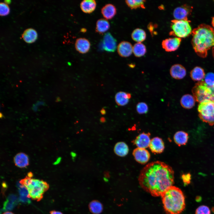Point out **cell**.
Returning <instances> with one entry per match:
<instances>
[{
  "label": "cell",
  "mask_w": 214,
  "mask_h": 214,
  "mask_svg": "<svg viewBox=\"0 0 214 214\" xmlns=\"http://www.w3.org/2000/svg\"><path fill=\"white\" fill-rule=\"evenodd\" d=\"M146 52V47L141 43H137L133 46V52L136 57H139L143 56Z\"/></svg>",
  "instance_id": "cell-28"
},
{
  "label": "cell",
  "mask_w": 214,
  "mask_h": 214,
  "mask_svg": "<svg viewBox=\"0 0 214 214\" xmlns=\"http://www.w3.org/2000/svg\"><path fill=\"white\" fill-rule=\"evenodd\" d=\"M70 155L73 158V159H74V158L76 156V154L74 152H71Z\"/></svg>",
  "instance_id": "cell-37"
},
{
  "label": "cell",
  "mask_w": 214,
  "mask_h": 214,
  "mask_svg": "<svg viewBox=\"0 0 214 214\" xmlns=\"http://www.w3.org/2000/svg\"><path fill=\"white\" fill-rule=\"evenodd\" d=\"M110 25L108 21L105 18L98 19L97 21L95 27L96 32L99 34H102L108 31Z\"/></svg>",
  "instance_id": "cell-25"
},
{
  "label": "cell",
  "mask_w": 214,
  "mask_h": 214,
  "mask_svg": "<svg viewBox=\"0 0 214 214\" xmlns=\"http://www.w3.org/2000/svg\"><path fill=\"white\" fill-rule=\"evenodd\" d=\"M89 208L90 212L94 214L100 213L103 209L102 204L96 200L91 202L89 204Z\"/></svg>",
  "instance_id": "cell-29"
},
{
  "label": "cell",
  "mask_w": 214,
  "mask_h": 214,
  "mask_svg": "<svg viewBox=\"0 0 214 214\" xmlns=\"http://www.w3.org/2000/svg\"><path fill=\"white\" fill-rule=\"evenodd\" d=\"M10 12V8L7 4L1 2L0 4V15L4 16L8 15Z\"/></svg>",
  "instance_id": "cell-33"
},
{
  "label": "cell",
  "mask_w": 214,
  "mask_h": 214,
  "mask_svg": "<svg viewBox=\"0 0 214 214\" xmlns=\"http://www.w3.org/2000/svg\"><path fill=\"white\" fill-rule=\"evenodd\" d=\"M50 214H63L60 212L56 211L55 210H52L50 212Z\"/></svg>",
  "instance_id": "cell-36"
},
{
  "label": "cell",
  "mask_w": 214,
  "mask_h": 214,
  "mask_svg": "<svg viewBox=\"0 0 214 214\" xmlns=\"http://www.w3.org/2000/svg\"><path fill=\"white\" fill-rule=\"evenodd\" d=\"M133 155L136 160L141 164H145L149 160L150 155L145 149L137 147L133 152Z\"/></svg>",
  "instance_id": "cell-11"
},
{
  "label": "cell",
  "mask_w": 214,
  "mask_h": 214,
  "mask_svg": "<svg viewBox=\"0 0 214 214\" xmlns=\"http://www.w3.org/2000/svg\"><path fill=\"white\" fill-rule=\"evenodd\" d=\"M131 97V95L129 93L120 91L116 94L115 99L116 102L119 106H123L127 105Z\"/></svg>",
  "instance_id": "cell-19"
},
{
  "label": "cell",
  "mask_w": 214,
  "mask_h": 214,
  "mask_svg": "<svg viewBox=\"0 0 214 214\" xmlns=\"http://www.w3.org/2000/svg\"><path fill=\"white\" fill-rule=\"evenodd\" d=\"M37 37V32L32 28L26 29L22 35V37L24 40L28 43H32L34 42Z\"/></svg>",
  "instance_id": "cell-23"
},
{
  "label": "cell",
  "mask_w": 214,
  "mask_h": 214,
  "mask_svg": "<svg viewBox=\"0 0 214 214\" xmlns=\"http://www.w3.org/2000/svg\"><path fill=\"white\" fill-rule=\"evenodd\" d=\"M163 207L167 214H180L185 206L184 194L179 188L171 186L161 196Z\"/></svg>",
  "instance_id": "cell-3"
},
{
  "label": "cell",
  "mask_w": 214,
  "mask_h": 214,
  "mask_svg": "<svg viewBox=\"0 0 214 214\" xmlns=\"http://www.w3.org/2000/svg\"><path fill=\"white\" fill-rule=\"evenodd\" d=\"M150 133H142L133 140L132 143L137 147L145 149L149 147L150 142Z\"/></svg>",
  "instance_id": "cell-12"
},
{
  "label": "cell",
  "mask_w": 214,
  "mask_h": 214,
  "mask_svg": "<svg viewBox=\"0 0 214 214\" xmlns=\"http://www.w3.org/2000/svg\"><path fill=\"white\" fill-rule=\"evenodd\" d=\"M5 1V3L9 4L10 2V0H5V1Z\"/></svg>",
  "instance_id": "cell-42"
},
{
  "label": "cell",
  "mask_w": 214,
  "mask_h": 214,
  "mask_svg": "<svg viewBox=\"0 0 214 214\" xmlns=\"http://www.w3.org/2000/svg\"><path fill=\"white\" fill-rule=\"evenodd\" d=\"M199 116L203 122L210 125H214V102L206 100L199 103Z\"/></svg>",
  "instance_id": "cell-7"
},
{
  "label": "cell",
  "mask_w": 214,
  "mask_h": 214,
  "mask_svg": "<svg viewBox=\"0 0 214 214\" xmlns=\"http://www.w3.org/2000/svg\"><path fill=\"white\" fill-rule=\"evenodd\" d=\"M75 48L79 53L84 54L87 53L90 50L91 44L89 41L84 38H80L76 40Z\"/></svg>",
  "instance_id": "cell-16"
},
{
  "label": "cell",
  "mask_w": 214,
  "mask_h": 214,
  "mask_svg": "<svg viewBox=\"0 0 214 214\" xmlns=\"http://www.w3.org/2000/svg\"><path fill=\"white\" fill-rule=\"evenodd\" d=\"M170 73L171 76L178 80L182 79L185 76L186 71L185 68L180 64H175L171 67Z\"/></svg>",
  "instance_id": "cell-14"
},
{
  "label": "cell",
  "mask_w": 214,
  "mask_h": 214,
  "mask_svg": "<svg viewBox=\"0 0 214 214\" xmlns=\"http://www.w3.org/2000/svg\"><path fill=\"white\" fill-rule=\"evenodd\" d=\"M144 0H127L125 1L127 5L131 9L141 8H145Z\"/></svg>",
  "instance_id": "cell-30"
},
{
  "label": "cell",
  "mask_w": 214,
  "mask_h": 214,
  "mask_svg": "<svg viewBox=\"0 0 214 214\" xmlns=\"http://www.w3.org/2000/svg\"><path fill=\"white\" fill-rule=\"evenodd\" d=\"M14 162L16 166L22 168L26 167L29 164L28 155L23 152L17 154L14 158Z\"/></svg>",
  "instance_id": "cell-17"
},
{
  "label": "cell",
  "mask_w": 214,
  "mask_h": 214,
  "mask_svg": "<svg viewBox=\"0 0 214 214\" xmlns=\"http://www.w3.org/2000/svg\"><path fill=\"white\" fill-rule=\"evenodd\" d=\"M131 37L134 41L137 43H141L146 39V33L143 29L136 28L132 33Z\"/></svg>",
  "instance_id": "cell-27"
},
{
  "label": "cell",
  "mask_w": 214,
  "mask_h": 214,
  "mask_svg": "<svg viewBox=\"0 0 214 214\" xmlns=\"http://www.w3.org/2000/svg\"><path fill=\"white\" fill-rule=\"evenodd\" d=\"M181 41V38L177 37L167 38L162 41V47L166 51H174L178 49Z\"/></svg>",
  "instance_id": "cell-10"
},
{
  "label": "cell",
  "mask_w": 214,
  "mask_h": 214,
  "mask_svg": "<svg viewBox=\"0 0 214 214\" xmlns=\"http://www.w3.org/2000/svg\"><path fill=\"white\" fill-rule=\"evenodd\" d=\"M97 4L94 0H84L80 3V7L82 11L86 13H90L95 9Z\"/></svg>",
  "instance_id": "cell-20"
},
{
  "label": "cell",
  "mask_w": 214,
  "mask_h": 214,
  "mask_svg": "<svg viewBox=\"0 0 214 214\" xmlns=\"http://www.w3.org/2000/svg\"><path fill=\"white\" fill-rule=\"evenodd\" d=\"M2 214H14L12 212L9 211H6L4 212Z\"/></svg>",
  "instance_id": "cell-40"
},
{
  "label": "cell",
  "mask_w": 214,
  "mask_h": 214,
  "mask_svg": "<svg viewBox=\"0 0 214 214\" xmlns=\"http://www.w3.org/2000/svg\"><path fill=\"white\" fill-rule=\"evenodd\" d=\"M149 147L152 152L160 154L163 151L165 146L162 139L156 137L151 139Z\"/></svg>",
  "instance_id": "cell-15"
},
{
  "label": "cell",
  "mask_w": 214,
  "mask_h": 214,
  "mask_svg": "<svg viewBox=\"0 0 214 214\" xmlns=\"http://www.w3.org/2000/svg\"><path fill=\"white\" fill-rule=\"evenodd\" d=\"M138 181L141 187L152 196H161L174 183L172 168L159 161L149 163L140 171Z\"/></svg>",
  "instance_id": "cell-1"
},
{
  "label": "cell",
  "mask_w": 214,
  "mask_h": 214,
  "mask_svg": "<svg viewBox=\"0 0 214 214\" xmlns=\"http://www.w3.org/2000/svg\"><path fill=\"white\" fill-rule=\"evenodd\" d=\"M136 110L137 113L139 114H146L148 111V105L145 103L139 102L136 106Z\"/></svg>",
  "instance_id": "cell-31"
},
{
  "label": "cell",
  "mask_w": 214,
  "mask_h": 214,
  "mask_svg": "<svg viewBox=\"0 0 214 214\" xmlns=\"http://www.w3.org/2000/svg\"><path fill=\"white\" fill-rule=\"evenodd\" d=\"M102 44L103 49L108 52H114L117 48V40L109 32L105 34Z\"/></svg>",
  "instance_id": "cell-8"
},
{
  "label": "cell",
  "mask_w": 214,
  "mask_h": 214,
  "mask_svg": "<svg viewBox=\"0 0 214 214\" xmlns=\"http://www.w3.org/2000/svg\"><path fill=\"white\" fill-rule=\"evenodd\" d=\"M81 32H86V30L85 29H81Z\"/></svg>",
  "instance_id": "cell-43"
},
{
  "label": "cell",
  "mask_w": 214,
  "mask_h": 214,
  "mask_svg": "<svg viewBox=\"0 0 214 214\" xmlns=\"http://www.w3.org/2000/svg\"><path fill=\"white\" fill-rule=\"evenodd\" d=\"M117 51L121 57H127L129 56L133 52V46L130 42L123 41L121 42L117 47Z\"/></svg>",
  "instance_id": "cell-13"
},
{
  "label": "cell",
  "mask_w": 214,
  "mask_h": 214,
  "mask_svg": "<svg viewBox=\"0 0 214 214\" xmlns=\"http://www.w3.org/2000/svg\"><path fill=\"white\" fill-rule=\"evenodd\" d=\"M182 179L183 182L188 184L190 182L191 176L190 174H183L182 176Z\"/></svg>",
  "instance_id": "cell-35"
},
{
  "label": "cell",
  "mask_w": 214,
  "mask_h": 214,
  "mask_svg": "<svg viewBox=\"0 0 214 214\" xmlns=\"http://www.w3.org/2000/svg\"><path fill=\"white\" fill-rule=\"evenodd\" d=\"M196 100L193 96L191 95L187 94L183 95L181 98L180 103L183 108L190 109L195 105Z\"/></svg>",
  "instance_id": "cell-21"
},
{
  "label": "cell",
  "mask_w": 214,
  "mask_h": 214,
  "mask_svg": "<svg viewBox=\"0 0 214 214\" xmlns=\"http://www.w3.org/2000/svg\"><path fill=\"white\" fill-rule=\"evenodd\" d=\"M192 92L196 101L200 103L208 100L214 102V85H207L204 81L198 82L193 87Z\"/></svg>",
  "instance_id": "cell-5"
},
{
  "label": "cell",
  "mask_w": 214,
  "mask_h": 214,
  "mask_svg": "<svg viewBox=\"0 0 214 214\" xmlns=\"http://www.w3.org/2000/svg\"><path fill=\"white\" fill-rule=\"evenodd\" d=\"M100 121L101 122L103 123L106 121V119L104 117H102L100 118Z\"/></svg>",
  "instance_id": "cell-39"
},
{
  "label": "cell",
  "mask_w": 214,
  "mask_h": 214,
  "mask_svg": "<svg viewBox=\"0 0 214 214\" xmlns=\"http://www.w3.org/2000/svg\"><path fill=\"white\" fill-rule=\"evenodd\" d=\"M188 135L186 132L180 131L174 135V139L175 143L179 146L185 145L188 139Z\"/></svg>",
  "instance_id": "cell-26"
},
{
  "label": "cell",
  "mask_w": 214,
  "mask_h": 214,
  "mask_svg": "<svg viewBox=\"0 0 214 214\" xmlns=\"http://www.w3.org/2000/svg\"><path fill=\"white\" fill-rule=\"evenodd\" d=\"M195 214H210V211L207 206L201 205L196 209Z\"/></svg>",
  "instance_id": "cell-34"
},
{
  "label": "cell",
  "mask_w": 214,
  "mask_h": 214,
  "mask_svg": "<svg viewBox=\"0 0 214 214\" xmlns=\"http://www.w3.org/2000/svg\"><path fill=\"white\" fill-rule=\"evenodd\" d=\"M32 177L27 175L21 180L19 183L26 189L30 198L39 201L43 198L44 193L48 189L49 186L45 181Z\"/></svg>",
  "instance_id": "cell-4"
},
{
  "label": "cell",
  "mask_w": 214,
  "mask_h": 214,
  "mask_svg": "<svg viewBox=\"0 0 214 214\" xmlns=\"http://www.w3.org/2000/svg\"><path fill=\"white\" fill-rule=\"evenodd\" d=\"M204 81L209 86L214 85V73L212 72L207 73L205 75Z\"/></svg>",
  "instance_id": "cell-32"
},
{
  "label": "cell",
  "mask_w": 214,
  "mask_h": 214,
  "mask_svg": "<svg viewBox=\"0 0 214 214\" xmlns=\"http://www.w3.org/2000/svg\"><path fill=\"white\" fill-rule=\"evenodd\" d=\"M191 43L198 55L206 57L207 51L214 46V29L204 23L199 25L192 31Z\"/></svg>",
  "instance_id": "cell-2"
},
{
  "label": "cell",
  "mask_w": 214,
  "mask_h": 214,
  "mask_svg": "<svg viewBox=\"0 0 214 214\" xmlns=\"http://www.w3.org/2000/svg\"><path fill=\"white\" fill-rule=\"evenodd\" d=\"M190 77L194 81H202L205 77V73L204 69L201 67L196 66L191 71Z\"/></svg>",
  "instance_id": "cell-24"
},
{
  "label": "cell",
  "mask_w": 214,
  "mask_h": 214,
  "mask_svg": "<svg viewBox=\"0 0 214 214\" xmlns=\"http://www.w3.org/2000/svg\"><path fill=\"white\" fill-rule=\"evenodd\" d=\"M101 13L105 19H111L116 15L117 9L113 4H108L104 6L101 9Z\"/></svg>",
  "instance_id": "cell-18"
},
{
  "label": "cell",
  "mask_w": 214,
  "mask_h": 214,
  "mask_svg": "<svg viewBox=\"0 0 214 214\" xmlns=\"http://www.w3.org/2000/svg\"><path fill=\"white\" fill-rule=\"evenodd\" d=\"M100 113L102 115H104L106 114V111L104 108H103L100 111Z\"/></svg>",
  "instance_id": "cell-38"
},
{
  "label": "cell",
  "mask_w": 214,
  "mask_h": 214,
  "mask_svg": "<svg viewBox=\"0 0 214 214\" xmlns=\"http://www.w3.org/2000/svg\"><path fill=\"white\" fill-rule=\"evenodd\" d=\"M212 25L214 27V16L212 18Z\"/></svg>",
  "instance_id": "cell-41"
},
{
  "label": "cell",
  "mask_w": 214,
  "mask_h": 214,
  "mask_svg": "<svg viewBox=\"0 0 214 214\" xmlns=\"http://www.w3.org/2000/svg\"><path fill=\"white\" fill-rule=\"evenodd\" d=\"M193 8L192 6L187 4L177 7L174 10L173 16L176 20L188 19V17L191 14Z\"/></svg>",
  "instance_id": "cell-9"
},
{
  "label": "cell",
  "mask_w": 214,
  "mask_h": 214,
  "mask_svg": "<svg viewBox=\"0 0 214 214\" xmlns=\"http://www.w3.org/2000/svg\"><path fill=\"white\" fill-rule=\"evenodd\" d=\"M190 21L188 19L171 21V27L172 29L169 34L180 38H184L192 33Z\"/></svg>",
  "instance_id": "cell-6"
},
{
  "label": "cell",
  "mask_w": 214,
  "mask_h": 214,
  "mask_svg": "<svg viewBox=\"0 0 214 214\" xmlns=\"http://www.w3.org/2000/svg\"><path fill=\"white\" fill-rule=\"evenodd\" d=\"M114 151L117 155L121 157L126 155L129 152V148L127 145L124 142H119L115 144Z\"/></svg>",
  "instance_id": "cell-22"
}]
</instances>
